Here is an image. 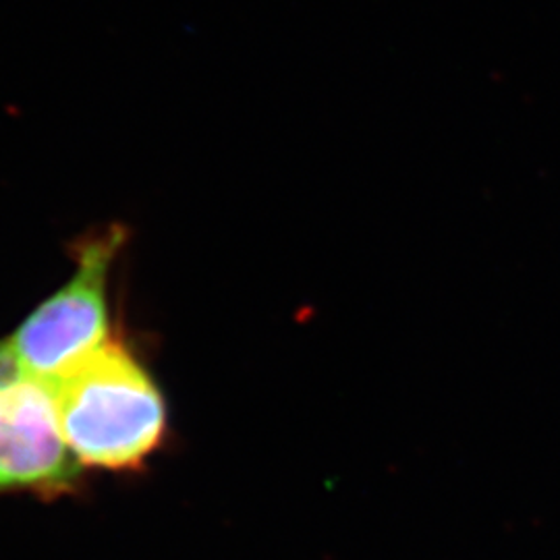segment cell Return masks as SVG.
Masks as SVG:
<instances>
[{
  "label": "cell",
  "instance_id": "cell-3",
  "mask_svg": "<svg viewBox=\"0 0 560 560\" xmlns=\"http://www.w3.org/2000/svg\"><path fill=\"white\" fill-rule=\"evenodd\" d=\"M80 476L60 432L55 384L27 372L9 340L0 342V492L60 494Z\"/></svg>",
  "mask_w": 560,
  "mask_h": 560
},
{
  "label": "cell",
  "instance_id": "cell-1",
  "mask_svg": "<svg viewBox=\"0 0 560 560\" xmlns=\"http://www.w3.org/2000/svg\"><path fill=\"white\" fill-rule=\"evenodd\" d=\"M60 432L80 465L140 467L166 432L159 386L122 345L104 342L55 382Z\"/></svg>",
  "mask_w": 560,
  "mask_h": 560
},
{
  "label": "cell",
  "instance_id": "cell-2",
  "mask_svg": "<svg viewBox=\"0 0 560 560\" xmlns=\"http://www.w3.org/2000/svg\"><path fill=\"white\" fill-rule=\"evenodd\" d=\"M120 243L122 229H108L83 243L75 277L9 339L27 372L55 384L106 342V282Z\"/></svg>",
  "mask_w": 560,
  "mask_h": 560
}]
</instances>
